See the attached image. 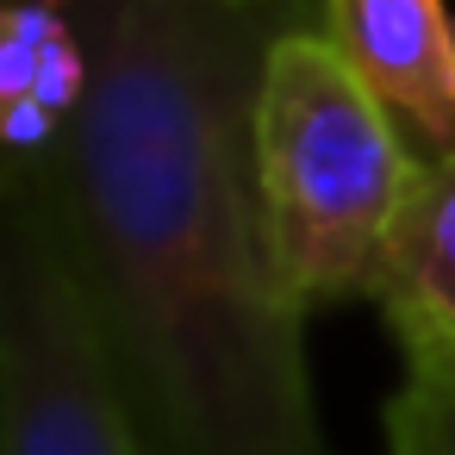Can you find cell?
Here are the masks:
<instances>
[{
    "label": "cell",
    "instance_id": "5b68a950",
    "mask_svg": "<svg viewBox=\"0 0 455 455\" xmlns=\"http://www.w3.org/2000/svg\"><path fill=\"white\" fill-rule=\"evenodd\" d=\"M94 82L76 0H0V181L44 175Z\"/></svg>",
    "mask_w": 455,
    "mask_h": 455
},
{
    "label": "cell",
    "instance_id": "3957f363",
    "mask_svg": "<svg viewBox=\"0 0 455 455\" xmlns=\"http://www.w3.org/2000/svg\"><path fill=\"white\" fill-rule=\"evenodd\" d=\"M0 455H144L38 175L0 181Z\"/></svg>",
    "mask_w": 455,
    "mask_h": 455
},
{
    "label": "cell",
    "instance_id": "52a82bcc",
    "mask_svg": "<svg viewBox=\"0 0 455 455\" xmlns=\"http://www.w3.org/2000/svg\"><path fill=\"white\" fill-rule=\"evenodd\" d=\"M405 374L387 399V455H455V349L399 343Z\"/></svg>",
    "mask_w": 455,
    "mask_h": 455
},
{
    "label": "cell",
    "instance_id": "7a4b0ae2",
    "mask_svg": "<svg viewBox=\"0 0 455 455\" xmlns=\"http://www.w3.org/2000/svg\"><path fill=\"white\" fill-rule=\"evenodd\" d=\"M256 200L287 293L318 312L374 299L387 231L418 150L312 26H281L262 51L250 113Z\"/></svg>",
    "mask_w": 455,
    "mask_h": 455
},
{
    "label": "cell",
    "instance_id": "8992f818",
    "mask_svg": "<svg viewBox=\"0 0 455 455\" xmlns=\"http://www.w3.org/2000/svg\"><path fill=\"white\" fill-rule=\"evenodd\" d=\"M374 306L399 343L455 349V156H418L387 231Z\"/></svg>",
    "mask_w": 455,
    "mask_h": 455
},
{
    "label": "cell",
    "instance_id": "6da1fadb",
    "mask_svg": "<svg viewBox=\"0 0 455 455\" xmlns=\"http://www.w3.org/2000/svg\"><path fill=\"white\" fill-rule=\"evenodd\" d=\"M88 100L38 175L144 455H331L250 113L275 32L212 0H76Z\"/></svg>",
    "mask_w": 455,
    "mask_h": 455
},
{
    "label": "cell",
    "instance_id": "ba28073f",
    "mask_svg": "<svg viewBox=\"0 0 455 455\" xmlns=\"http://www.w3.org/2000/svg\"><path fill=\"white\" fill-rule=\"evenodd\" d=\"M212 7H237V13H256V7H268V0H212Z\"/></svg>",
    "mask_w": 455,
    "mask_h": 455
},
{
    "label": "cell",
    "instance_id": "277c9868",
    "mask_svg": "<svg viewBox=\"0 0 455 455\" xmlns=\"http://www.w3.org/2000/svg\"><path fill=\"white\" fill-rule=\"evenodd\" d=\"M324 38L418 156H455V13L449 0H324Z\"/></svg>",
    "mask_w": 455,
    "mask_h": 455
}]
</instances>
